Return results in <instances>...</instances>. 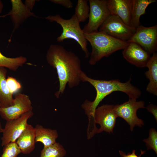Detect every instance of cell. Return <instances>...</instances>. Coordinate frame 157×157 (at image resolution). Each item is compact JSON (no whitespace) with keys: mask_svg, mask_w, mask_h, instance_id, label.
Masks as SVG:
<instances>
[{"mask_svg":"<svg viewBox=\"0 0 157 157\" xmlns=\"http://www.w3.org/2000/svg\"><path fill=\"white\" fill-rule=\"evenodd\" d=\"M35 2L36 0H27L25 1L24 4L32 11Z\"/></svg>","mask_w":157,"mask_h":157,"instance_id":"obj_29","label":"cell"},{"mask_svg":"<svg viewBox=\"0 0 157 157\" xmlns=\"http://www.w3.org/2000/svg\"><path fill=\"white\" fill-rule=\"evenodd\" d=\"M123 50V57L128 62L138 67H146L151 57L150 54L139 45L129 42Z\"/></svg>","mask_w":157,"mask_h":157,"instance_id":"obj_12","label":"cell"},{"mask_svg":"<svg viewBox=\"0 0 157 157\" xmlns=\"http://www.w3.org/2000/svg\"><path fill=\"white\" fill-rule=\"evenodd\" d=\"M106 3L111 15L118 16L125 23L130 26L132 0H108Z\"/></svg>","mask_w":157,"mask_h":157,"instance_id":"obj_14","label":"cell"},{"mask_svg":"<svg viewBox=\"0 0 157 157\" xmlns=\"http://www.w3.org/2000/svg\"><path fill=\"white\" fill-rule=\"evenodd\" d=\"M146 67L148 70L145 73L146 78L149 80L146 88L148 92L157 95V53H153Z\"/></svg>","mask_w":157,"mask_h":157,"instance_id":"obj_16","label":"cell"},{"mask_svg":"<svg viewBox=\"0 0 157 157\" xmlns=\"http://www.w3.org/2000/svg\"><path fill=\"white\" fill-rule=\"evenodd\" d=\"M3 129L2 128L1 122L0 121V133H2Z\"/></svg>","mask_w":157,"mask_h":157,"instance_id":"obj_31","label":"cell"},{"mask_svg":"<svg viewBox=\"0 0 157 157\" xmlns=\"http://www.w3.org/2000/svg\"><path fill=\"white\" fill-rule=\"evenodd\" d=\"M66 151L59 143H54L47 147H44L41 151L40 157H64Z\"/></svg>","mask_w":157,"mask_h":157,"instance_id":"obj_21","label":"cell"},{"mask_svg":"<svg viewBox=\"0 0 157 157\" xmlns=\"http://www.w3.org/2000/svg\"><path fill=\"white\" fill-rule=\"evenodd\" d=\"M156 0H132L131 21L130 26L137 28L140 25V16L145 13L146 9Z\"/></svg>","mask_w":157,"mask_h":157,"instance_id":"obj_18","label":"cell"},{"mask_svg":"<svg viewBox=\"0 0 157 157\" xmlns=\"http://www.w3.org/2000/svg\"><path fill=\"white\" fill-rule=\"evenodd\" d=\"M79 77L81 81L89 83L94 87L96 91V96L93 101L85 100L81 106L88 117L87 129H89L97 128L94 119V113L99 104L106 96L114 92L120 91L127 94L129 98L136 99L141 94V91L131 83V78L125 83L122 82L118 79L97 80L89 77L82 70L79 73Z\"/></svg>","mask_w":157,"mask_h":157,"instance_id":"obj_2","label":"cell"},{"mask_svg":"<svg viewBox=\"0 0 157 157\" xmlns=\"http://www.w3.org/2000/svg\"><path fill=\"white\" fill-rule=\"evenodd\" d=\"M21 153L16 142H11L3 147L1 157H17Z\"/></svg>","mask_w":157,"mask_h":157,"instance_id":"obj_23","label":"cell"},{"mask_svg":"<svg viewBox=\"0 0 157 157\" xmlns=\"http://www.w3.org/2000/svg\"><path fill=\"white\" fill-rule=\"evenodd\" d=\"M35 142H41L44 147L50 145L56 142L58 135L56 129L44 127L42 125L36 124L35 127Z\"/></svg>","mask_w":157,"mask_h":157,"instance_id":"obj_17","label":"cell"},{"mask_svg":"<svg viewBox=\"0 0 157 157\" xmlns=\"http://www.w3.org/2000/svg\"><path fill=\"white\" fill-rule=\"evenodd\" d=\"M46 57L48 64L56 70L58 74L59 88L55 94L57 98L64 93L67 84L70 88L79 85L81 62L75 53L61 45L52 44L47 51Z\"/></svg>","mask_w":157,"mask_h":157,"instance_id":"obj_1","label":"cell"},{"mask_svg":"<svg viewBox=\"0 0 157 157\" xmlns=\"http://www.w3.org/2000/svg\"><path fill=\"white\" fill-rule=\"evenodd\" d=\"M135 43L150 54L157 49V25L146 27L140 25L127 42Z\"/></svg>","mask_w":157,"mask_h":157,"instance_id":"obj_8","label":"cell"},{"mask_svg":"<svg viewBox=\"0 0 157 157\" xmlns=\"http://www.w3.org/2000/svg\"><path fill=\"white\" fill-rule=\"evenodd\" d=\"M27 58L23 56L15 58L6 57L0 51V67L8 68L13 71H17L20 67H22L27 61Z\"/></svg>","mask_w":157,"mask_h":157,"instance_id":"obj_20","label":"cell"},{"mask_svg":"<svg viewBox=\"0 0 157 157\" xmlns=\"http://www.w3.org/2000/svg\"><path fill=\"white\" fill-rule=\"evenodd\" d=\"M33 115L32 110L30 111L17 118L6 121L2 133L1 144L2 147H4L10 142L16 141L28 124V120Z\"/></svg>","mask_w":157,"mask_h":157,"instance_id":"obj_9","label":"cell"},{"mask_svg":"<svg viewBox=\"0 0 157 157\" xmlns=\"http://www.w3.org/2000/svg\"><path fill=\"white\" fill-rule=\"evenodd\" d=\"M3 7V4L2 1L0 0V14L1 13Z\"/></svg>","mask_w":157,"mask_h":157,"instance_id":"obj_30","label":"cell"},{"mask_svg":"<svg viewBox=\"0 0 157 157\" xmlns=\"http://www.w3.org/2000/svg\"><path fill=\"white\" fill-rule=\"evenodd\" d=\"M148 138L144 139L143 141L146 143L147 149H153L157 154V132L154 128L149 131Z\"/></svg>","mask_w":157,"mask_h":157,"instance_id":"obj_24","label":"cell"},{"mask_svg":"<svg viewBox=\"0 0 157 157\" xmlns=\"http://www.w3.org/2000/svg\"></svg>","mask_w":157,"mask_h":157,"instance_id":"obj_32","label":"cell"},{"mask_svg":"<svg viewBox=\"0 0 157 157\" xmlns=\"http://www.w3.org/2000/svg\"><path fill=\"white\" fill-rule=\"evenodd\" d=\"M7 70L6 68L0 67V106L7 107L12 105L14 98L13 94L9 91L6 83Z\"/></svg>","mask_w":157,"mask_h":157,"instance_id":"obj_19","label":"cell"},{"mask_svg":"<svg viewBox=\"0 0 157 157\" xmlns=\"http://www.w3.org/2000/svg\"><path fill=\"white\" fill-rule=\"evenodd\" d=\"M6 81L9 90L13 94L17 92L22 88L20 83L13 77L8 76L6 78Z\"/></svg>","mask_w":157,"mask_h":157,"instance_id":"obj_25","label":"cell"},{"mask_svg":"<svg viewBox=\"0 0 157 157\" xmlns=\"http://www.w3.org/2000/svg\"><path fill=\"white\" fill-rule=\"evenodd\" d=\"M12 9L7 14L1 16L3 17L7 16L10 17L14 27L9 41L11 40L13 33L23 23L25 20L31 17H37L21 0H11Z\"/></svg>","mask_w":157,"mask_h":157,"instance_id":"obj_13","label":"cell"},{"mask_svg":"<svg viewBox=\"0 0 157 157\" xmlns=\"http://www.w3.org/2000/svg\"><path fill=\"white\" fill-rule=\"evenodd\" d=\"M88 1L90 7L89 21L82 29L85 34L98 31V29L111 15L107 6L106 0Z\"/></svg>","mask_w":157,"mask_h":157,"instance_id":"obj_5","label":"cell"},{"mask_svg":"<svg viewBox=\"0 0 157 157\" xmlns=\"http://www.w3.org/2000/svg\"><path fill=\"white\" fill-rule=\"evenodd\" d=\"M88 0H78L75 9V14L80 22H83L88 18L90 7Z\"/></svg>","mask_w":157,"mask_h":157,"instance_id":"obj_22","label":"cell"},{"mask_svg":"<svg viewBox=\"0 0 157 157\" xmlns=\"http://www.w3.org/2000/svg\"><path fill=\"white\" fill-rule=\"evenodd\" d=\"M148 111L151 113L153 115L155 119L157 120V108L155 105L150 104L146 107Z\"/></svg>","mask_w":157,"mask_h":157,"instance_id":"obj_28","label":"cell"},{"mask_svg":"<svg viewBox=\"0 0 157 157\" xmlns=\"http://www.w3.org/2000/svg\"><path fill=\"white\" fill-rule=\"evenodd\" d=\"M45 19L51 22H57L62 27V32L57 38L58 42H62L66 39H73L79 44L85 53V58L89 57L90 53L87 48V41L80 27V22L75 14L67 19L63 18L58 14L49 15Z\"/></svg>","mask_w":157,"mask_h":157,"instance_id":"obj_4","label":"cell"},{"mask_svg":"<svg viewBox=\"0 0 157 157\" xmlns=\"http://www.w3.org/2000/svg\"><path fill=\"white\" fill-rule=\"evenodd\" d=\"M35 128L28 124L16 141L22 153L29 154L33 151L35 148Z\"/></svg>","mask_w":157,"mask_h":157,"instance_id":"obj_15","label":"cell"},{"mask_svg":"<svg viewBox=\"0 0 157 157\" xmlns=\"http://www.w3.org/2000/svg\"><path fill=\"white\" fill-rule=\"evenodd\" d=\"M144 102L143 101H137L136 99L129 98V100L121 104L114 105V110L117 117L124 120L130 125L132 131L135 126L141 127L144 123L137 115V110L145 108Z\"/></svg>","mask_w":157,"mask_h":157,"instance_id":"obj_7","label":"cell"},{"mask_svg":"<svg viewBox=\"0 0 157 157\" xmlns=\"http://www.w3.org/2000/svg\"><path fill=\"white\" fill-rule=\"evenodd\" d=\"M50 1L68 8H72L73 6V3L70 0H50Z\"/></svg>","mask_w":157,"mask_h":157,"instance_id":"obj_26","label":"cell"},{"mask_svg":"<svg viewBox=\"0 0 157 157\" xmlns=\"http://www.w3.org/2000/svg\"><path fill=\"white\" fill-rule=\"evenodd\" d=\"M114 107L113 105L105 104L97 107L96 109L94 114V121L96 124L97 123L100 126L97 133L104 131L109 133H113L117 117Z\"/></svg>","mask_w":157,"mask_h":157,"instance_id":"obj_11","label":"cell"},{"mask_svg":"<svg viewBox=\"0 0 157 157\" xmlns=\"http://www.w3.org/2000/svg\"><path fill=\"white\" fill-rule=\"evenodd\" d=\"M13 104L7 107H0V115L6 121L17 118L24 113L32 111L33 107L29 97L21 93L15 94Z\"/></svg>","mask_w":157,"mask_h":157,"instance_id":"obj_10","label":"cell"},{"mask_svg":"<svg viewBox=\"0 0 157 157\" xmlns=\"http://www.w3.org/2000/svg\"><path fill=\"white\" fill-rule=\"evenodd\" d=\"M136 28L126 24L118 16L111 15L99 27V31L128 42L135 32Z\"/></svg>","mask_w":157,"mask_h":157,"instance_id":"obj_6","label":"cell"},{"mask_svg":"<svg viewBox=\"0 0 157 157\" xmlns=\"http://www.w3.org/2000/svg\"><path fill=\"white\" fill-rule=\"evenodd\" d=\"M135 152V151L134 150H133L132 153H129L127 154H126L124 152L122 151H119V153L122 157H140L144 153L145 151L141 150V154L139 156L136 154Z\"/></svg>","mask_w":157,"mask_h":157,"instance_id":"obj_27","label":"cell"},{"mask_svg":"<svg viewBox=\"0 0 157 157\" xmlns=\"http://www.w3.org/2000/svg\"><path fill=\"white\" fill-rule=\"evenodd\" d=\"M84 35L92 47L89 61L91 65H95L104 57H108L117 51L123 49L129 43L99 31Z\"/></svg>","mask_w":157,"mask_h":157,"instance_id":"obj_3","label":"cell"}]
</instances>
